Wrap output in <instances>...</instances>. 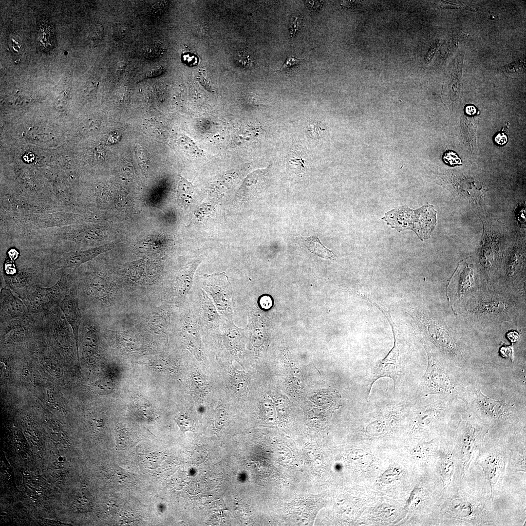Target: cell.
<instances>
[{"instance_id":"6da1fadb","label":"cell","mask_w":526,"mask_h":526,"mask_svg":"<svg viewBox=\"0 0 526 526\" xmlns=\"http://www.w3.org/2000/svg\"><path fill=\"white\" fill-rule=\"evenodd\" d=\"M436 211L432 205H425L417 209L403 206L387 212L382 219L399 232L413 230L423 241L430 237L436 225Z\"/></svg>"},{"instance_id":"7a4b0ae2","label":"cell","mask_w":526,"mask_h":526,"mask_svg":"<svg viewBox=\"0 0 526 526\" xmlns=\"http://www.w3.org/2000/svg\"><path fill=\"white\" fill-rule=\"evenodd\" d=\"M199 278L200 287L211 300L221 316L233 321V290L225 272L205 274Z\"/></svg>"},{"instance_id":"3957f363","label":"cell","mask_w":526,"mask_h":526,"mask_svg":"<svg viewBox=\"0 0 526 526\" xmlns=\"http://www.w3.org/2000/svg\"><path fill=\"white\" fill-rule=\"evenodd\" d=\"M428 364L422 385L430 394H451L456 391L453 379L446 368L432 353H428Z\"/></svg>"},{"instance_id":"277c9868","label":"cell","mask_w":526,"mask_h":526,"mask_svg":"<svg viewBox=\"0 0 526 526\" xmlns=\"http://www.w3.org/2000/svg\"><path fill=\"white\" fill-rule=\"evenodd\" d=\"M73 285L70 284L69 275L63 274L54 285L46 288L37 286L36 289L27 297L28 306L32 311H38L60 303L69 292Z\"/></svg>"},{"instance_id":"5b68a950","label":"cell","mask_w":526,"mask_h":526,"mask_svg":"<svg viewBox=\"0 0 526 526\" xmlns=\"http://www.w3.org/2000/svg\"><path fill=\"white\" fill-rule=\"evenodd\" d=\"M402 371L400 350L398 341L395 339V344L387 356L380 360L376 366L369 386V395L374 383L381 377H389L394 381V387L398 382Z\"/></svg>"},{"instance_id":"8992f818","label":"cell","mask_w":526,"mask_h":526,"mask_svg":"<svg viewBox=\"0 0 526 526\" xmlns=\"http://www.w3.org/2000/svg\"><path fill=\"white\" fill-rule=\"evenodd\" d=\"M118 244V243L115 241L85 250L68 252L65 254L57 261L52 263L50 266L51 268L55 269L66 268H75L99 255L115 248Z\"/></svg>"},{"instance_id":"52a82bcc","label":"cell","mask_w":526,"mask_h":526,"mask_svg":"<svg viewBox=\"0 0 526 526\" xmlns=\"http://www.w3.org/2000/svg\"><path fill=\"white\" fill-rule=\"evenodd\" d=\"M197 292L199 324L208 329L219 330L222 317L214 304L201 287L198 288Z\"/></svg>"},{"instance_id":"ba28073f","label":"cell","mask_w":526,"mask_h":526,"mask_svg":"<svg viewBox=\"0 0 526 526\" xmlns=\"http://www.w3.org/2000/svg\"><path fill=\"white\" fill-rule=\"evenodd\" d=\"M474 406L480 413L494 419L505 420L511 414V410L507 404L489 398L480 390L476 394Z\"/></svg>"},{"instance_id":"9c48e42d","label":"cell","mask_w":526,"mask_h":526,"mask_svg":"<svg viewBox=\"0 0 526 526\" xmlns=\"http://www.w3.org/2000/svg\"><path fill=\"white\" fill-rule=\"evenodd\" d=\"M77 289L73 285L59 303V307L76 338L81 324V316Z\"/></svg>"},{"instance_id":"30bf717a","label":"cell","mask_w":526,"mask_h":526,"mask_svg":"<svg viewBox=\"0 0 526 526\" xmlns=\"http://www.w3.org/2000/svg\"><path fill=\"white\" fill-rule=\"evenodd\" d=\"M198 324L194 319H186L183 323L181 337L187 349L199 361L204 360Z\"/></svg>"},{"instance_id":"8fae6325","label":"cell","mask_w":526,"mask_h":526,"mask_svg":"<svg viewBox=\"0 0 526 526\" xmlns=\"http://www.w3.org/2000/svg\"><path fill=\"white\" fill-rule=\"evenodd\" d=\"M221 326L223 328L222 336L225 348L234 356H242L244 329L237 327L233 321H229L223 317Z\"/></svg>"},{"instance_id":"7c38bea8","label":"cell","mask_w":526,"mask_h":526,"mask_svg":"<svg viewBox=\"0 0 526 526\" xmlns=\"http://www.w3.org/2000/svg\"><path fill=\"white\" fill-rule=\"evenodd\" d=\"M25 306L10 291L3 289L1 293V313L4 312L10 319L21 318L26 314Z\"/></svg>"},{"instance_id":"4fadbf2b","label":"cell","mask_w":526,"mask_h":526,"mask_svg":"<svg viewBox=\"0 0 526 526\" xmlns=\"http://www.w3.org/2000/svg\"><path fill=\"white\" fill-rule=\"evenodd\" d=\"M201 263V260L194 261L187 264L179 273L176 278V288L181 296L186 295L192 285L195 272Z\"/></svg>"},{"instance_id":"5bb4252c","label":"cell","mask_w":526,"mask_h":526,"mask_svg":"<svg viewBox=\"0 0 526 526\" xmlns=\"http://www.w3.org/2000/svg\"><path fill=\"white\" fill-rule=\"evenodd\" d=\"M444 405L441 404H432L424 407L417 414L415 426L418 430H422L432 424L444 410Z\"/></svg>"},{"instance_id":"9a60e30c","label":"cell","mask_w":526,"mask_h":526,"mask_svg":"<svg viewBox=\"0 0 526 526\" xmlns=\"http://www.w3.org/2000/svg\"><path fill=\"white\" fill-rule=\"evenodd\" d=\"M305 153L298 146L292 147L290 150L287 162L288 168L297 175L303 174L305 171Z\"/></svg>"},{"instance_id":"2e32d148","label":"cell","mask_w":526,"mask_h":526,"mask_svg":"<svg viewBox=\"0 0 526 526\" xmlns=\"http://www.w3.org/2000/svg\"><path fill=\"white\" fill-rule=\"evenodd\" d=\"M301 239L309 251L312 253L325 259L335 258L334 253L321 244L317 236L301 237Z\"/></svg>"},{"instance_id":"e0dca14e","label":"cell","mask_w":526,"mask_h":526,"mask_svg":"<svg viewBox=\"0 0 526 526\" xmlns=\"http://www.w3.org/2000/svg\"><path fill=\"white\" fill-rule=\"evenodd\" d=\"M230 382L231 388L237 397L241 398L245 395L248 387V379L244 371L233 367L231 372Z\"/></svg>"},{"instance_id":"ac0fdd59","label":"cell","mask_w":526,"mask_h":526,"mask_svg":"<svg viewBox=\"0 0 526 526\" xmlns=\"http://www.w3.org/2000/svg\"><path fill=\"white\" fill-rule=\"evenodd\" d=\"M501 460L496 456L491 455L488 456L482 466L488 477L490 486L496 483L501 471Z\"/></svg>"},{"instance_id":"d6986e66","label":"cell","mask_w":526,"mask_h":526,"mask_svg":"<svg viewBox=\"0 0 526 526\" xmlns=\"http://www.w3.org/2000/svg\"><path fill=\"white\" fill-rule=\"evenodd\" d=\"M180 177L177 188V199L183 206L188 207L191 203L194 187L184 177L181 176Z\"/></svg>"},{"instance_id":"ffe728a7","label":"cell","mask_w":526,"mask_h":526,"mask_svg":"<svg viewBox=\"0 0 526 526\" xmlns=\"http://www.w3.org/2000/svg\"><path fill=\"white\" fill-rule=\"evenodd\" d=\"M390 416L382 417L372 421L366 426V433L374 436L387 433L391 426Z\"/></svg>"},{"instance_id":"44dd1931","label":"cell","mask_w":526,"mask_h":526,"mask_svg":"<svg viewBox=\"0 0 526 526\" xmlns=\"http://www.w3.org/2000/svg\"><path fill=\"white\" fill-rule=\"evenodd\" d=\"M87 290L93 296L104 299L108 296L109 287L106 282L101 278H94L90 282Z\"/></svg>"},{"instance_id":"7402d4cb","label":"cell","mask_w":526,"mask_h":526,"mask_svg":"<svg viewBox=\"0 0 526 526\" xmlns=\"http://www.w3.org/2000/svg\"><path fill=\"white\" fill-rule=\"evenodd\" d=\"M351 461L359 468L368 469L373 463V457L369 452L361 450H358L350 453Z\"/></svg>"},{"instance_id":"603a6c76","label":"cell","mask_w":526,"mask_h":526,"mask_svg":"<svg viewBox=\"0 0 526 526\" xmlns=\"http://www.w3.org/2000/svg\"><path fill=\"white\" fill-rule=\"evenodd\" d=\"M477 436L476 429L471 424H467L463 436L462 453L466 456L470 454Z\"/></svg>"},{"instance_id":"cb8c5ba5","label":"cell","mask_w":526,"mask_h":526,"mask_svg":"<svg viewBox=\"0 0 526 526\" xmlns=\"http://www.w3.org/2000/svg\"><path fill=\"white\" fill-rule=\"evenodd\" d=\"M191 382L192 389L196 394L202 397L206 395L208 390L207 382L199 372L192 373Z\"/></svg>"},{"instance_id":"d4e9b609","label":"cell","mask_w":526,"mask_h":526,"mask_svg":"<svg viewBox=\"0 0 526 526\" xmlns=\"http://www.w3.org/2000/svg\"><path fill=\"white\" fill-rule=\"evenodd\" d=\"M325 132L326 126L323 122L316 119L309 121L307 132L310 138L313 139L320 138L324 136Z\"/></svg>"},{"instance_id":"484cf974","label":"cell","mask_w":526,"mask_h":526,"mask_svg":"<svg viewBox=\"0 0 526 526\" xmlns=\"http://www.w3.org/2000/svg\"><path fill=\"white\" fill-rule=\"evenodd\" d=\"M451 508V511L455 515L459 517H468L473 512V507L471 504L462 500H458L453 501Z\"/></svg>"},{"instance_id":"4316f807","label":"cell","mask_w":526,"mask_h":526,"mask_svg":"<svg viewBox=\"0 0 526 526\" xmlns=\"http://www.w3.org/2000/svg\"><path fill=\"white\" fill-rule=\"evenodd\" d=\"M433 448V440L422 443L412 449L411 451V454L415 458H423L431 453Z\"/></svg>"},{"instance_id":"83f0119b","label":"cell","mask_w":526,"mask_h":526,"mask_svg":"<svg viewBox=\"0 0 526 526\" xmlns=\"http://www.w3.org/2000/svg\"><path fill=\"white\" fill-rule=\"evenodd\" d=\"M454 469V462L451 456L449 455L443 461L441 466V474L443 480L450 481L452 478Z\"/></svg>"},{"instance_id":"f1b7e54d","label":"cell","mask_w":526,"mask_h":526,"mask_svg":"<svg viewBox=\"0 0 526 526\" xmlns=\"http://www.w3.org/2000/svg\"><path fill=\"white\" fill-rule=\"evenodd\" d=\"M402 472V469L395 464L391 465L380 476V480L386 484L396 480Z\"/></svg>"},{"instance_id":"f546056e","label":"cell","mask_w":526,"mask_h":526,"mask_svg":"<svg viewBox=\"0 0 526 526\" xmlns=\"http://www.w3.org/2000/svg\"><path fill=\"white\" fill-rule=\"evenodd\" d=\"M174 420L183 433L187 431L193 432L195 430L193 420L187 414L177 416L174 418Z\"/></svg>"},{"instance_id":"4dcf8cb0","label":"cell","mask_w":526,"mask_h":526,"mask_svg":"<svg viewBox=\"0 0 526 526\" xmlns=\"http://www.w3.org/2000/svg\"><path fill=\"white\" fill-rule=\"evenodd\" d=\"M227 411L226 406L223 404H220L214 411V425L218 430H220L224 426L227 418Z\"/></svg>"},{"instance_id":"1f68e13d","label":"cell","mask_w":526,"mask_h":526,"mask_svg":"<svg viewBox=\"0 0 526 526\" xmlns=\"http://www.w3.org/2000/svg\"><path fill=\"white\" fill-rule=\"evenodd\" d=\"M9 46L11 51L14 56H21L24 53L23 44L20 37L17 35H11L9 38Z\"/></svg>"},{"instance_id":"d6a6232c","label":"cell","mask_w":526,"mask_h":526,"mask_svg":"<svg viewBox=\"0 0 526 526\" xmlns=\"http://www.w3.org/2000/svg\"><path fill=\"white\" fill-rule=\"evenodd\" d=\"M93 389L100 394H108L111 393L113 387L112 383L107 379H102L96 381L93 385Z\"/></svg>"},{"instance_id":"836d02e7","label":"cell","mask_w":526,"mask_h":526,"mask_svg":"<svg viewBox=\"0 0 526 526\" xmlns=\"http://www.w3.org/2000/svg\"><path fill=\"white\" fill-rule=\"evenodd\" d=\"M115 439L117 448L119 450L124 449L129 443L130 434L127 430L118 428L116 430Z\"/></svg>"},{"instance_id":"e575fe53","label":"cell","mask_w":526,"mask_h":526,"mask_svg":"<svg viewBox=\"0 0 526 526\" xmlns=\"http://www.w3.org/2000/svg\"><path fill=\"white\" fill-rule=\"evenodd\" d=\"M236 62L238 65L243 68H249L253 66L254 61L249 55L244 51L239 52L236 54Z\"/></svg>"},{"instance_id":"d590c367","label":"cell","mask_w":526,"mask_h":526,"mask_svg":"<svg viewBox=\"0 0 526 526\" xmlns=\"http://www.w3.org/2000/svg\"><path fill=\"white\" fill-rule=\"evenodd\" d=\"M303 18L302 17L295 16L291 19L290 22L289 37L292 39L297 35L298 32L300 31L302 27Z\"/></svg>"},{"instance_id":"8d00e7d4","label":"cell","mask_w":526,"mask_h":526,"mask_svg":"<svg viewBox=\"0 0 526 526\" xmlns=\"http://www.w3.org/2000/svg\"><path fill=\"white\" fill-rule=\"evenodd\" d=\"M444 162L450 166L462 164L461 159L456 153L452 151L445 152L443 156Z\"/></svg>"},{"instance_id":"74e56055","label":"cell","mask_w":526,"mask_h":526,"mask_svg":"<svg viewBox=\"0 0 526 526\" xmlns=\"http://www.w3.org/2000/svg\"><path fill=\"white\" fill-rule=\"evenodd\" d=\"M503 306L500 302H484L481 303L479 306V309L481 311H496L498 310H501L503 308Z\"/></svg>"},{"instance_id":"f35d334b","label":"cell","mask_w":526,"mask_h":526,"mask_svg":"<svg viewBox=\"0 0 526 526\" xmlns=\"http://www.w3.org/2000/svg\"><path fill=\"white\" fill-rule=\"evenodd\" d=\"M160 53V48L157 45L152 44L146 47L144 55L149 59L155 58L158 57Z\"/></svg>"},{"instance_id":"ab89813d","label":"cell","mask_w":526,"mask_h":526,"mask_svg":"<svg viewBox=\"0 0 526 526\" xmlns=\"http://www.w3.org/2000/svg\"><path fill=\"white\" fill-rule=\"evenodd\" d=\"M199 79L201 84L208 91L212 92L213 89L211 86V82L209 76L204 70H202L199 73Z\"/></svg>"},{"instance_id":"60d3db41","label":"cell","mask_w":526,"mask_h":526,"mask_svg":"<svg viewBox=\"0 0 526 526\" xmlns=\"http://www.w3.org/2000/svg\"><path fill=\"white\" fill-rule=\"evenodd\" d=\"M303 60H304V59H300L297 57H295L293 56H288L286 59L285 62L283 63L281 68L279 70H277V71H282L286 70L290 68L291 67H293L295 65H296L298 63L302 62Z\"/></svg>"},{"instance_id":"b9f144b4","label":"cell","mask_w":526,"mask_h":526,"mask_svg":"<svg viewBox=\"0 0 526 526\" xmlns=\"http://www.w3.org/2000/svg\"><path fill=\"white\" fill-rule=\"evenodd\" d=\"M165 72L164 69L162 66L155 67L146 73V78H151L159 76Z\"/></svg>"},{"instance_id":"7bdbcfd3","label":"cell","mask_w":526,"mask_h":526,"mask_svg":"<svg viewBox=\"0 0 526 526\" xmlns=\"http://www.w3.org/2000/svg\"><path fill=\"white\" fill-rule=\"evenodd\" d=\"M500 352L502 357L512 360L513 358V348L511 346H504L500 348Z\"/></svg>"},{"instance_id":"ee69618b","label":"cell","mask_w":526,"mask_h":526,"mask_svg":"<svg viewBox=\"0 0 526 526\" xmlns=\"http://www.w3.org/2000/svg\"><path fill=\"white\" fill-rule=\"evenodd\" d=\"M167 3L164 1H159L154 3L151 6L152 11L155 13L163 12L166 9Z\"/></svg>"},{"instance_id":"f6af8a7d","label":"cell","mask_w":526,"mask_h":526,"mask_svg":"<svg viewBox=\"0 0 526 526\" xmlns=\"http://www.w3.org/2000/svg\"><path fill=\"white\" fill-rule=\"evenodd\" d=\"M182 60L184 63L189 66H193L196 64L197 58L191 54H186L182 56Z\"/></svg>"},{"instance_id":"bcb514c9","label":"cell","mask_w":526,"mask_h":526,"mask_svg":"<svg viewBox=\"0 0 526 526\" xmlns=\"http://www.w3.org/2000/svg\"><path fill=\"white\" fill-rule=\"evenodd\" d=\"M495 142L499 145H503L507 141V137L504 133H498L494 136Z\"/></svg>"},{"instance_id":"7dc6e473","label":"cell","mask_w":526,"mask_h":526,"mask_svg":"<svg viewBox=\"0 0 526 526\" xmlns=\"http://www.w3.org/2000/svg\"><path fill=\"white\" fill-rule=\"evenodd\" d=\"M421 488L418 487L415 488L411 492L408 500V504H410L413 500H416L420 495Z\"/></svg>"},{"instance_id":"c3c4849f","label":"cell","mask_w":526,"mask_h":526,"mask_svg":"<svg viewBox=\"0 0 526 526\" xmlns=\"http://www.w3.org/2000/svg\"><path fill=\"white\" fill-rule=\"evenodd\" d=\"M508 339L512 342H515L519 338V335L516 331H511L507 334Z\"/></svg>"},{"instance_id":"681fc988","label":"cell","mask_w":526,"mask_h":526,"mask_svg":"<svg viewBox=\"0 0 526 526\" xmlns=\"http://www.w3.org/2000/svg\"><path fill=\"white\" fill-rule=\"evenodd\" d=\"M466 113L468 115H474L477 112L476 108L473 105H468L465 108Z\"/></svg>"},{"instance_id":"f907efd6","label":"cell","mask_w":526,"mask_h":526,"mask_svg":"<svg viewBox=\"0 0 526 526\" xmlns=\"http://www.w3.org/2000/svg\"><path fill=\"white\" fill-rule=\"evenodd\" d=\"M94 29V30H91L90 36L91 37V39L93 38V37H96V39L98 38L97 37H99L100 35V34L99 33L100 32V30H99L100 27H95Z\"/></svg>"}]
</instances>
